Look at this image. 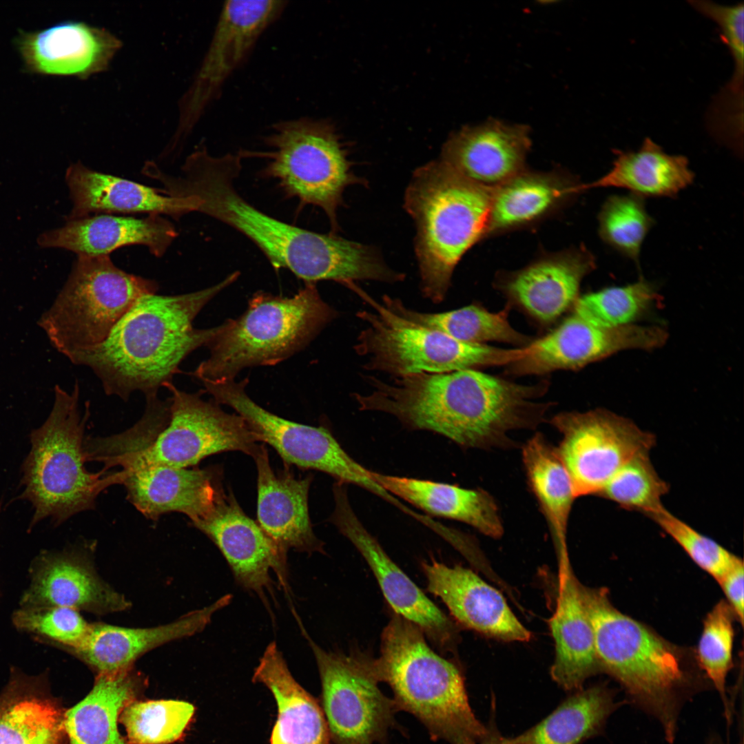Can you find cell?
Instances as JSON below:
<instances>
[{
	"label": "cell",
	"instance_id": "6da1fadb",
	"mask_svg": "<svg viewBox=\"0 0 744 744\" xmlns=\"http://www.w3.org/2000/svg\"><path fill=\"white\" fill-rule=\"evenodd\" d=\"M242 158L240 153L214 156L198 147L185 161L181 175L166 176L165 190L174 197L192 196L195 211L241 233L275 269H287L304 283L389 280L391 269L374 247L291 225L247 201L235 187Z\"/></svg>",
	"mask_w": 744,
	"mask_h": 744
},
{
	"label": "cell",
	"instance_id": "7a4b0ae2",
	"mask_svg": "<svg viewBox=\"0 0 744 744\" xmlns=\"http://www.w3.org/2000/svg\"><path fill=\"white\" fill-rule=\"evenodd\" d=\"M369 380L371 391L355 396L360 411L390 414L409 430L431 431L467 448L513 446L510 433L535 429L549 409L535 401L547 391L544 382L520 384L475 369Z\"/></svg>",
	"mask_w": 744,
	"mask_h": 744
},
{
	"label": "cell",
	"instance_id": "3957f363",
	"mask_svg": "<svg viewBox=\"0 0 744 744\" xmlns=\"http://www.w3.org/2000/svg\"><path fill=\"white\" fill-rule=\"evenodd\" d=\"M234 271L216 285L174 296L140 298L106 339L74 364L90 369L107 395L127 401L136 391L158 394L172 382L183 360L206 347L219 329H197L194 320L215 296L237 280Z\"/></svg>",
	"mask_w": 744,
	"mask_h": 744
},
{
	"label": "cell",
	"instance_id": "277c9868",
	"mask_svg": "<svg viewBox=\"0 0 744 744\" xmlns=\"http://www.w3.org/2000/svg\"><path fill=\"white\" fill-rule=\"evenodd\" d=\"M601 672L615 679L630 701L653 716L666 741L674 742L680 712L694 691L676 647L621 612L606 590L578 582Z\"/></svg>",
	"mask_w": 744,
	"mask_h": 744
},
{
	"label": "cell",
	"instance_id": "5b68a950",
	"mask_svg": "<svg viewBox=\"0 0 744 744\" xmlns=\"http://www.w3.org/2000/svg\"><path fill=\"white\" fill-rule=\"evenodd\" d=\"M424 635L394 614L382 633L380 657H368L369 671L378 682L391 687L397 711L417 718L431 739L479 744L487 726L471 707L463 674L435 652Z\"/></svg>",
	"mask_w": 744,
	"mask_h": 744
},
{
	"label": "cell",
	"instance_id": "8992f818",
	"mask_svg": "<svg viewBox=\"0 0 744 744\" xmlns=\"http://www.w3.org/2000/svg\"><path fill=\"white\" fill-rule=\"evenodd\" d=\"M493 194L442 161L413 172L404 207L417 234L415 250L424 298L441 302L454 269L488 227Z\"/></svg>",
	"mask_w": 744,
	"mask_h": 744
},
{
	"label": "cell",
	"instance_id": "52a82bcc",
	"mask_svg": "<svg viewBox=\"0 0 744 744\" xmlns=\"http://www.w3.org/2000/svg\"><path fill=\"white\" fill-rule=\"evenodd\" d=\"M54 394L47 419L30 434V451L21 466L23 490L17 499L27 500L34 510L28 530L48 517L56 526L93 509L101 493L122 484L121 471L92 473L85 466L84 433L90 403L86 402L83 414L79 382L71 391L56 384Z\"/></svg>",
	"mask_w": 744,
	"mask_h": 744
},
{
	"label": "cell",
	"instance_id": "ba28073f",
	"mask_svg": "<svg viewBox=\"0 0 744 744\" xmlns=\"http://www.w3.org/2000/svg\"><path fill=\"white\" fill-rule=\"evenodd\" d=\"M304 284L290 297L254 293L242 315L219 325L192 375L202 384L235 380L245 368L277 364L308 345L337 312L315 283Z\"/></svg>",
	"mask_w": 744,
	"mask_h": 744
},
{
	"label": "cell",
	"instance_id": "9c48e42d",
	"mask_svg": "<svg viewBox=\"0 0 744 744\" xmlns=\"http://www.w3.org/2000/svg\"><path fill=\"white\" fill-rule=\"evenodd\" d=\"M166 388L171 395L145 397L142 417L130 428L112 435L117 443L150 462L176 468L194 466L204 458L226 451H240L253 457L260 445L247 422L229 413L200 393Z\"/></svg>",
	"mask_w": 744,
	"mask_h": 744
},
{
	"label": "cell",
	"instance_id": "30bf717a",
	"mask_svg": "<svg viewBox=\"0 0 744 744\" xmlns=\"http://www.w3.org/2000/svg\"><path fill=\"white\" fill-rule=\"evenodd\" d=\"M156 282L116 267L110 256H77L63 287L38 326L52 346L72 364L101 344Z\"/></svg>",
	"mask_w": 744,
	"mask_h": 744
},
{
	"label": "cell",
	"instance_id": "8fae6325",
	"mask_svg": "<svg viewBox=\"0 0 744 744\" xmlns=\"http://www.w3.org/2000/svg\"><path fill=\"white\" fill-rule=\"evenodd\" d=\"M348 288L374 310L356 314L366 327L354 349L364 358L367 370L397 378L420 372L446 373L510 364L526 355V348L506 349L455 340L391 311L355 283Z\"/></svg>",
	"mask_w": 744,
	"mask_h": 744
},
{
	"label": "cell",
	"instance_id": "7c38bea8",
	"mask_svg": "<svg viewBox=\"0 0 744 744\" xmlns=\"http://www.w3.org/2000/svg\"><path fill=\"white\" fill-rule=\"evenodd\" d=\"M265 142L270 150L260 154L267 159L263 175L276 179L288 197L322 209L336 234L343 193L363 179L352 171L334 126L308 116L281 121L272 125Z\"/></svg>",
	"mask_w": 744,
	"mask_h": 744
},
{
	"label": "cell",
	"instance_id": "4fadbf2b",
	"mask_svg": "<svg viewBox=\"0 0 744 744\" xmlns=\"http://www.w3.org/2000/svg\"><path fill=\"white\" fill-rule=\"evenodd\" d=\"M85 453L87 462L102 463L105 471L121 467L128 500L153 520L174 512L185 514L192 523L199 519L210 510L221 486L212 469L154 463L109 436L87 439Z\"/></svg>",
	"mask_w": 744,
	"mask_h": 744
},
{
	"label": "cell",
	"instance_id": "5bb4252c",
	"mask_svg": "<svg viewBox=\"0 0 744 744\" xmlns=\"http://www.w3.org/2000/svg\"><path fill=\"white\" fill-rule=\"evenodd\" d=\"M321 681L319 701L334 744H388L389 732H403L393 699L384 695L367 668V657L326 651L309 640Z\"/></svg>",
	"mask_w": 744,
	"mask_h": 744
},
{
	"label": "cell",
	"instance_id": "9a60e30c",
	"mask_svg": "<svg viewBox=\"0 0 744 744\" xmlns=\"http://www.w3.org/2000/svg\"><path fill=\"white\" fill-rule=\"evenodd\" d=\"M550 424L561 435L557 450L575 498L599 495L623 465L640 453L650 452L656 443L654 435L604 409L562 412Z\"/></svg>",
	"mask_w": 744,
	"mask_h": 744
},
{
	"label": "cell",
	"instance_id": "2e32d148",
	"mask_svg": "<svg viewBox=\"0 0 744 744\" xmlns=\"http://www.w3.org/2000/svg\"><path fill=\"white\" fill-rule=\"evenodd\" d=\"M286 1H227L209 48L183 97L178 136H186L248 58L263 32L281 15Z\"/></svg>",
	"mask_w": 744,
	"mask_h": 744
},
{
	"label": "cell",
	"instance_id": "e0dca14e",
	"mask_svg": "<svg viewBox=\"0 0 744 744\" xmlns=\"http://www.w3.org/2000/svg\"><path fill=\"white\" fill-rule=\"evenodd\" d=\"M668 339V331L659 326L634 324L604 328L572 313L550 333L526 347V355L510 364L508 371L525 375L578 370L622 351L661 348Z\"/></svg>",
	"mask_w": 744,
	"mask_h": 744
},
{
	"label": "cell",
	"instance_id": "ac0fdd59",
	"mask_svg": "<svg viewBox=\"0 0 744 744\" xmlns=\"http://www.w3.org/2000/svg\"><path fill=\"white\" fill-rule=\"evenodd\" d=\"M332 490L334 509L330 521L364 557L395 614L417 626L440 647L450 645L456 634L453 622L366 529L351 507L347 485L335 482Z\"/></svg>",
	"mask_w": 744,
	"mask_h": 744
},
{
	"label": "cell",
	"instance_id": "d6986e66",
	"mask_svg": "<svg viewBox=\"0 0 744 744\" xmlns=\"http://www.w3.org/2000/svg\"><path fill=\"white\" fill-rule=\"evenodd\" d=\"M192 524L218 548L245 589L265 597L272 587L271 570L287 586V552L244 513L232 492L220 486L210 510Z\"/></svg>",
	"mask_w": 744,
	"mask_h": 744
},
{
	"label": "cell",
	"instance_id": "ffe728a7",
	"mask_svg": "<svg viewBox=\"0 0 744 744\" xmlns=\"http://www.w3.org/2000/svg\"><path fill=\"white\" fill-rule=\"evenodd\" d=\"M28 577L20 608L69 607L105 614L131 606L124 595L100 577L88 550L83 546L41 551L30 564Z\"/></svg>",
	"mask_w": 744,
	"mask_h": 744
},
{
	"label": "cell",
	"instance_id": "44dd1931",
	"mask_svg": "<svg viewBox=\"0 0 744 744\" xmlns=\"http://www.w3.org/2000/svg\"><path fill=\"white\" fill-rule=\"evenodd\" d=\"M248 380L204 383L205 391L219 404L232 408L258 439L272 446L287 464L335 477L347 452L323 426H312L279 417L252 400L245 391Z\"/></svg>",
	"mask_w": 744,
	"mask_h": 744
},
{
	"label": "cell",
	"instance_id": "7402d4cb",
	"mask_svg": "<svg viewBox=\"0 0 744 744\" xmlns=\"http://www.w3.org/2000/svg\"><path fill=\"white\" fill-rule=\"evenodd\" d=\"M14 44L25 72L81 79L104 71L121 46L105 29L73 21L33 32L20 30Z\"/></svg>",
	"mask_w": 744,
	"mask_h": 744
},
{
	"label": "cell",
	"instance_id": "603a6c76",
	"mask_svg": "<svg viewBox=\"0 0 744 744\" xmlns=\"http://www.w3.org/2000/svg\"><path fill=\"white\" fill-rule=\"evenodd\" d=\"M422 568L430 592L440 597L462 626L506 641H528L530 632L517 619L503 595L471 570L436 560Z\"/></svg>",
	"mask_w": 744,
	"mask_h": 744
},
{
	"label": "cell",
	"instance_id": "cb8c5ba5",
	"mask_svg": "<svg viewBox=\"0 0 744 744\" xmlns=\"http://www.w3.org/2000/svg\"><path fill=\"white\" fill-rule=\"evenodd\" d=\"M231 599L225 595L208 606L188 612L176 620L150 628H128L102 622L91 623L83 645L72 656L98 674L132 668L139 657L162 645L201 632L214 614Z\"/></svg>",
	"mask_w": 744,
	"mask_h": 744
},
{
	"label": "cell",
	"instance_id": "d4e9b609",
	"mask_svg": "<svg viewBox=\"0 0 744 744\" xmlns=\"http://www.w3.org/2000/svg\"><path fill=\"white\" fill-rule=\"evenodd\" d=\"M529 145L528 126L490 119L453 134L443 147L442 161L464 178L489 188L516 176Z\"/></svg>",
	"mask_w": 744,
	"mask_h": 744
},
{
	"label": "cell",
	"instance_id": "484cf974",
	"mask_svg": "<svg viewBox=\"0 0 744 744\" xmlns=\"http://www.w3.org/2000/svg\"><path fill=\"white\" fill-rule=\"evenodd\" d=\"M177 235L173 224L160 215L138 218L103 214L66 220L40 234L37 242L43 249H62L84 256H110L125 246L143 245L159 258Z\"/></svg>",
	"mask_w": 744,
	"mask_h": 744
},
{
	"label": "cell",
	"instance_id": "4316f807",
	"mask_svg": "<svg viewBox=\"0 0 744 744\" xmlns=\"http://www.w3.org/2000/svg\"><path fill=\"white\" fill-rule=\"evenodd\" d=\"M257 468V517L263 530L283 550L324 553V543L315 535L309 513L311 476L296 478L273 470L267 448L260 445L253 456Z\"/></svg>",
	"mask_w": 744,
	"mask_h": 744
},
{
	"label": "cell",
	"instance_id": "83f0119b",
	"mask_svg": "<svg viewBox=\"0 0 744 744\" xmlns=\"http://www.w3.org/2000/svg\"><path fill=\"white\" fill-rule=\"evenodd\" d=\"M65 178L72 203L66 220L101 212L164 214L178 219L195 211L191 196H169L160 189L96 172L81 162L68 167Z\"/></svg>",
	"mask_w": 744,
	"mask_h": 744
},
{
	"label": "cell",
	"instance_id": "f1b7e54d",
	"mask_svg": "<svg viewBox=\"0 0 744 744\" xmlns=\"http://www.w3.org/2000/svg\"><path fill=\"white\" fill-rule=\"evenodd\" d=\"M559 588L549 626L555 645L552 679L566 691L583 688L585 681L601 672L596 658L592 629L583 607L579 581L568 555L558 557Z\"/></svg>",
	"mask_w": 744,
	"mask_h": 744
},
{
	"label": "cell",
	"instance_id": "f546056e",
	"mask_svg": "<svg viewBox=\"0 0 744 744\" xmlns=\"http://www.w3.org/2000/svg\"><path fill=\"white\" fill-rule=\"evenodd\" d=\"M49 687L48 672L10 668L0 693V744H68L65 712Z\"/></svg>",
	"mask_w": 744,
	"mask_h": 744
},
{
	"label": "cell",
	"instance_id": "4dcf8cb0",
	"mask_svg": "<svg viewBox=\"0 0 744 744\" xmlns=\"http://www.w3.org/2000/svg\"><path fill=\"white\" fill-rule=\"evenodd\" d=\"M252 680L264 685L277 705L271 744H329L328 726L319 701L291 674L275 641L265 650Z\"/></svg>",
	"mask_w": 744,
	"mask_h": 744
},
{
	"label": "cell",
	"instance_id": "1f68e13d",
	"mask_svg": "<svg viewBox=\"0 0 744 744\" xmlns=\"http://www.w3.org/2000/svg\"><path fill=\"white\" fill-rule=\"evenodd\" d=\"M374 479L400 499L426 515L459 521L488 537L498 539L504 533L498 506L494 498L481 488L383 475L372 471Z\"/></svg>",
	"mask_w": 744,
	"mask_h": 744
},
{
	"label": "cell",
	"instance_id": "d6a6232c",
	"mask_svg": "<svg viewBox=\"0 0 744 744\" xmlns=\"http://www.w3.org/2000/svg\"><path fill=\"white\" fill-rule=\"evenodd\" d=\"M594 266L584 254L543 260L514 275L504 289L530 316L550 322L575 304L583 278Z\"/></svg>",
	"mask_w": 744,
	"mask_h": 744
},
{
	"label": "cell",
	"instance_id": "836d02e7",
	"mask_svg": "<svg viewBox=\"0 0 744 744\" xmlns=\"http://www.w3.org/2000/svg\"><path fill=\"white\" fill-rule=\"evenodd\" d=\"M143 683L132 668L98 674L86 697L65 712L68 743L127 744L118 731L117 721Z\"/></svg>",
	"mask_w": 744,
	"mask_h": 744
},
{
	"label": "cell",
	"instance_id": "e575fe53",
	"mask_svg": "<svg viewBox=\"0 0 744 744\" xmlns=\"http://www.w3.org/2000/svg\"><path fill=\"white\" fill-rule=\"evenodd\" d=\"M694 172L682 155L664 152L650 138L636 151H616L611 169L597 180L577 189L618 187L643 197H673L692 183Z\"/></svg>",
	"mask_w": 744,
	"mask_h": 744
},
{
	"label": "cell",
	"instance_id": "d590c367",
	"mask_svg": "<svg viewBox=\"0 0 744 744\" xmlns=\"http://www.w3.org/2000/svg\"><path fill=\"white\" fill-rule=\"evenodd\" d=\"M624 703L605 684L582 688L517 738L521 744H581L603 733L609 717Z\"/></svg>",
	"mask_w": 744,
	"mask_h": 744
},
{
	"label": "cell",
	"instance_id": "8d00e7d4",
	"mask_svg": "<svg viewBox=\"0 0 744 744\" xmlns=\"http://www.w3.org/2000/svg\"><path fill=\"white\" fill-rule=\"evenodd\" d=\"M522 459L528 485L549 526L556 552H568V524L575 496L557 448L537 433L524 445Z\"/></svg>",
	"mask_w": 744,
	"mask_h": 744
},
{
	"label": "cell",
	"instance_id": "74e56055",
	"mask_svg": "<svg viewBox=\"0 0 744 744\" xmlns=\"http://www.w3.org/2000/svg\"><path fill=\"white\" fill-rule=\"evenodd\" d=\"M382 304L410 321L440 331L465 343L484 344L497 341L515 345L527 344L528 338L514 329L508 320V309L493 313L476 304L442 313H424L406 307L401 300L387 295Z\"/></svg>",
	"mask_w": 744,
	"mask_h": 744
},
{
	"label": "cell",
	"instance_id": "f35d334b",
	"mask_svg": "<svg viewBox=\"0 0 744 744\" xmlns=\"http://www.w3.org/2000/svg\"><path fill=\"white\" fill-rule=\"evenodd\" d=\"M659 298L655 286L641 276L624 286L610 287L578 297L573 313L597 327H624L645 317Z\"/></svg>",
	"mask_w": 744,
	"mask_h": 744
},
{
	"label": "cell",
	"instance_id": "ab89813d",
	"mask_svg": "<svg viewBox=\"0 0 744 744\" xmlns=\"http://www.w3.org/2000/svg\"><path fill=\"white\" fill-rule=\"evenodd\" d=\"M194 712L192 704L183 701H132L120 720L132 744H167L182 736Z\"/></svg>",
	"mask_w": 744,
	"mask_h": 744
},
{
	"label": "cell",
	"instance_id": "60d3db41",
	"mask_svg": "<svg viewBox=\"0 0 744 744\" xmlns=\"http://www.w3.org/2000/svg\"><path fill=\"white\" fill-rule=\"evenodd\" d=\"M565 192L546 178L514 177L493 195L488 227L502 229L533 220Z\"/></svg>",
	"mask_w": 744,
	"mask_h": 744
},
{
	"label": "cell",
	"instance_id": "b9f144b4",
	"mask_svg": "<svg viewBox=\"0 0 744 744\" xmlns=\"http://www.w3.org/2000/svg\"><path fill=\"white\" fill-rule=\"evenodd\" d=\"M735 616L726 601H719L707 614L697 646L701 668L717 690L727 725L732 722V708L726 692V679L733 665L732 652Z\"/></svg>",
	"mask_w": 744,
	"mask_h": 744
},
{
	"label": "cell",
	"instance_id": "7bdbcfd3",
	"mask_svg": "<svg viewBox=\"0 0 744 744\" xmlns=\"http://www.w3.org/2000/svg\"><path fill=\"white\" fill-rule=\"evenodd\" d=\"M649 453H640L623 465L599 496L621 508L638 511L646 516L662 508V498L668 493L670 486L657 473Z\"/></svg>",
	"mask_w": 744,
	"mask_h": 744
},
{
	"label": "cell",
	"instance_id": "ee69618b",
	"mask_svg": "<svg viewBox=\"0 0 744 744\" xmlns=\"http://www.w3.org/2000/svg\"><path fill=\"white\" fill-rule=\"evenodd\" d=\"M11 621L17 631L34 641L71 655L85 643L91 627L81 611L69 607H17L12 613Z\"/></svg>",
	"mask_w": 744,
	"mask_h": 744
},
{
	"label": "cell",
	"instance_id": "f6af8a7d",
	"mask_svg": "<svg viewBox=\"0 0 744 744\" xmlns=\"http://www.w3.org/2000/svg\"><path fill=\"white\" fill-rule=\"evenodd\" d=\"M599 220L602 239L638 263L643 242L654 224L643 198L632 194L612 195L602 206Z\"/></svg>",
	"mask_w": 744,
	"mask_h": 744
},
{
	"label": "cell",
	"instance_id": "bcb514c9",
	"mask_svg": "<svg viewBox=\"0 0 744 744\" xmlns=\"http://www.w3.org/2000/svg\"><path fill=\"white\" fill-rule=\"evenodd\" d=\"M647 517L670 536L695 564L717 581L740 559L676 517L664 506Z\"/></svg>",
	"mask_w": 744,
	"mask_h": 744
},
{
	"label": "cell",
	"instance_id": "7dc6e473",
	"mask_svg": "<svg viewBox=\"0 0 744 744\" xmlns=\"http://www.w3.org/2000/svg\"><path fill=\"white\" fill-rule=\"evenodd\" d=\"M697 11L711 19L719 26L721 37L727 46L734 61V72L727 85L726 96L738 102L743 100L744 73V5H721L710 1H690Z\"/></svg>",
	"mask_w": 744,
	"mask_h": 744
},
{
	"label": "cell",
	"instance_id": "c3c4849f",
	"mask_svg": "<svg viewBox=\"0 0 744 744\" xmlns=\"http://www.w3.org/2000/svg\"><path fill=\"white\" fill-rule=\"evenodd\" d=\"M727 598V603L741 624L744 617V567L739 559L718 581Z\"/></svg>",
	"mask_w": 744,
	"mask_h": 744
},
{
	"label": "cell",
	"instance_id": "681fc988",
	"mask_svg": "<svg viewBox=\"0 0 744 744\" xmlns=\"http://www.w3.org/2000/svg\"><path fill=\"white\" fill-rule=\"evenodd\" d=\"M494 712L488 725L487 732L479 744H521L517 737L507 738L504 736L497 730L495 723Z\"/></svg>",
	"mask_w": 744,
	"mask_h": 744
},
{
	"label": "cell",
	"instance_id": "f907efd6",
	"mask_svg": "<svg viewBox=\"0 0 744 744\" xmlns=\"http://www.w3.org/2000/svg\"><path fill=\"white\" fill-rule=\"evenodd\" d=\"M705 744H730L725 742L719 735L716 734H711L705 740Z\"/></svg>",
	"mask_w": 744,
	"mask_h": 744
}]
</instances>
